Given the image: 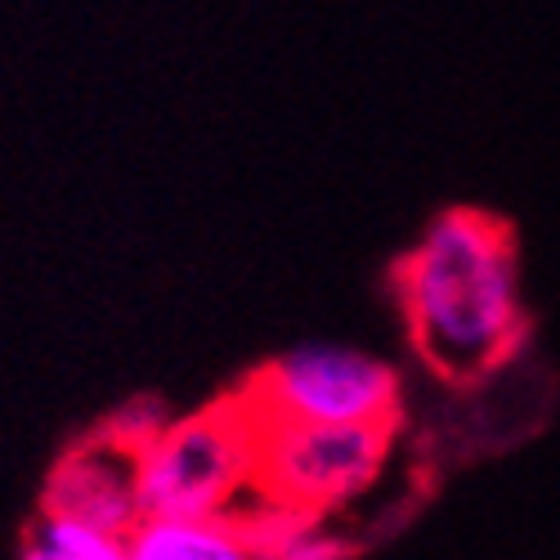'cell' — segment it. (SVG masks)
<instances>
[{
	"mask_svg": "<svg viewBox=\"0 0 560 560\" xmlns=\"http://www.w3.org/2000/svg\"><path fill=\"white\" fill-rule=\"evenodd\" d=\"M395 283L417 354L448 382L485 377L525 337L516 238L489 211H440Z\"/></svg>",
	"mask_w": 560,
	"mask_h": 560,
	"instance_id": "obj_1",
	"label": "cell"
},
{
	"mask_svg": "<svg viewBox=\"0 0 560 560\" xmlns=\"http://www.w3.org/2000/svg\"><path fill=\"white\" fill-rule=\"evenodd\" d=\"M256 422L238 395L171 417L162 435L135 453V489L144 521H224L252 502Z\"/></svg>",
	"mask_w": 560,
	"mask_h": 560,
	"instance_id": "obj_2",
	"label": "cell"
},
{
	"mask_svg": "<svg viewBox=\"0 0 560 560\" xmlns=\"http://www.w3.org/2000/svg\"><path fill=\"white\" fill-rule=\"evenodd\" d=\"M256 422L305 427H390L399 408V377L368 350L296 346L265 363L238 390Z\"/></svg>",
	"mask_w": 560,
	"mask_h": 560,
	"instance_id": "obj_3",
	"label": "cell"
},
{
	"mask_svg": "<svg viewBox=\"0 0 560 560\" xmlns=\"http://www.w3.org/2000/svg\"><path fill=\"white\" fill-rule=\"evenodd\" d=\"M256 422V417H252ZM390 427H305L256 422L252 498L323 521L382 476Z\"/></svg>",
	"mask_w": 560,
	"mask_h": 560,
	"instance_id": "obj_4",
	"label": "cell"
},
{
	"mask_svg": "<svg viewBox=\"0 0 560 560\" xmlns=\"http://www.w3.org/2000/svg\"><path fill=\"white\" fill-rule=\"evenodd\" d=\"M40 511L113 538H130V529L144 521L135 489V457L104 444L100 435H90L50 471Z\"/></svg>",
	"mask_w": 560,
	"mask_h": 560,
	"instance_id": "obj_5",
	"label": "cell"
},
{
	"mask_svg": "<svg viewBox=\"0 0 560 560\" xmlns=\"http://www.w3.org/2000/svg\"><path fill=\"white\" fill-rule=\"evenodd\" d=\"M126 560H256L243 525L224 521H139Z\"/></svg>",
	"mask_w": 560,
	"mask_h": 560,
	"instance_id": "obj_6",
	"label": "cell"
},
{
	"mask_svg": "<svg viewBox=\"0 0 560 560\" xmlns=\"http://www.w3.org/2000/svg\"><path fill=\"white\" fill-rule=\"evenodd\" d=\"M19 560H126V538L85 529L77 521L45 516L40 511L32 529L23 534Z\"/></svg>",
	"mask_w": 560,
	"mask_h": 560,
	"instance_id": "obj_7",
	"label": "cell"
},
{
	"mask_svg": "<svg viewBox=\"0 0 560 560\" xmlns=\"http://www.w3.org/2000/svg\"><path fill=\"white\" fill-rule=\"evenodd\" d=\"M166 422H171L166 408H162L153 395H139V399L121 404V408L108 417V422L100 427V440L135 457L139 448H149V444L162 435V427H166Z\"/></svg>",
	"mask_w": 560,
	"mask_h": 560,
	"instance_id": "obj_8",
	"label": "cell"
}]
</instances>
